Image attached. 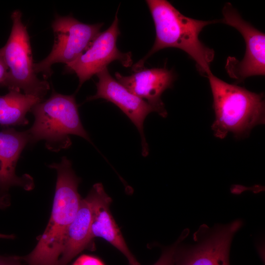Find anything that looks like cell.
I'll list each match as a JSON object with an SVG mask.
<instances>
[{"mask_svg":"<svg viewBox=\"0 0 265 265\" xmlns=\"http://www.w3.org/2000/svg\"><path fill=\"white\" fill-rule=\"evenodd\" d=\"M120 34L116 13L109 28L100 33L78 58L66 64V70L75 73L78 77L80 87L112 61L118 60L126 67L132 65L131 53H122L117 47Z\"/></svg>","mask_w":265,"mask_h":265,"instance_id":"9","label":"cell"},{"mask_svg":"<svg viewBox=\"0 0 265 265\" xmlns=\"http://www.w3.org/2000/svg\"><path fill=\"white\" fill-rule=\"evenodd\" d=\"M10 205V201L7 195H0V209H5Z\"/></svg>","mask_w":265,"mask_h":265,"instance_id":"20","label":"cell"},{"mask_svg":"<svg viewBox=\"0 0 265 265\" xmlns=\"http://www.w3.org/2000/svg\"><path fill=\"white\" fill-rule=\"evenodd\" d=\"M96 75L98 78L96 93L88 97L87 100L104 99L118 106L137 129L141 137L142 154L143 156L146 157L149 154V148L143 131V124L147 116L155 112L153 108L113 78L107 67Z\"/></svg>","mask_w":265,"mask_h":265,"instance_id":"10","label":"cell"},{"mask_svg":"<svg viewBox=\"0 0 265 265\" xmlns=\"http://www.w3.org/2000/svg\"><path fill=\"white\" fill-rule=\"evenodd\" d=\"M116 80L129 91L146 101L160 116L167 115L161 96L171 88L175 80L172 70L166 68L142 69L131 75L124 76L116 72Z\"/></svg>","mask_w":265,"mask_h":265,"instance_id":"11","label":"cell"},{"mask_svg":"<svg viewBox=\"0 0 265 265\" xmlns=\"http://www.w3.org/2000/svg\"><path fill=\"white\" fill-rule=\"evenodd\" d=\"M8 76V68L0 53V86H5Z\"/></svg>","mask_w":265,"mask_h":265,"instance_id":"18","label":"cell"},{"mask_svg":"<svg viewBox=\"0 0 265 265\" xmlns=\"http://www.w3.org/2000/svg\"><path fill=\"white\" fill-rule=\"evenodd\" d=\"M103 23L84 24L73 17L57 15L52 23L54 42L50 54L34 64L36 74L46 77L52 74V66L56 63L66 64L78 58L100 33Z\"/></svg>","mask_w":265,"mask_h":265,"instance_id":"6","label":"cell"},{"mask_svg":"<svg viewBox=\"0 0 265 265\" xmlns=\"http://www.w3.org/2000/svg\"><path fill=\"white\" fill-rule=\"evenodd\" d=\"M241 225L239 220L210 229L203 225L194 235L195 243L180 248L173 265H230L229 253L232 238Z\"/></svg>","mask_w":265,"mask_h":265,"instance_id":"7","label":"cell"},{"mask_svg":"<svg viewBox=\"0 0 265 265\" xmlns=\"http://www.w3.org/2000/svg\"><path fill=\"white\" fill-rule=\"evenodd\" d=\"M87 195L91 203V232L93 239L103 238L126 257L129 265H140L129 249L110 212L109 206L112 200L105 192L103 185L94 184Z\"/></svg>","mask_w":265,"mask_h":265,"instance_id":"12","label":"cell"},{"mask_svg":"<svg viewBox=\"0 0 265 265\" xmlns=\"http://www.w3.org/2000/svg\"><path fill=\"white\" fill-rule=\"evenodd\" d=\"M12 27L5 45L0 53L8 68L5 84L9 90L22 91L43 100L50 89L45 80H41L34 69L31 48L26 27L22 21V13L14 11L11 15Z\"/></svg>","mask_w":265,"mask_h":265,"instance_id":"5","label":"cell"},{"mask_svg":"<svg viewBox=\"0 0 265 265\" xmlns=\"http://www.w3.org/2000/svg\"><path fill=\"white\" fill-rule=\"evenodd\" d=\"M14 237H15L13 235H5L0 234V238H1L13 239Z\"/></svg>","mask_w":265,"mask_h":265,"instance_id":"21","label":"cell"},{"mask_svg":"<svg viewBox=\"0 0 265 265\" xmlns=\"http://www.w3.org/2000/svg\"><path fill=\"white\" fill-rule=\"evenodd\" d=\"M56 170L57 179L49 222L34 249L23 259L28 265H58L68 229L79 210L80 180L66 157L48 165Z\"/></svg>","mask_w":265,"mask_h":265,"instance_id":"2","label":"cell"},{"mask_svg":"<svg viewBox=\"0 0 265 265\" xmlns=\"http://www.w3.org/2000/svg\"><path fill=\"white\" fill-rule=\"evenodd\" d=\"M91 222V203L87 195L81 199L77 213L68 229L58 265H67L82 250L93 247Z\"/></svg>","mask_w":265,"mask_h":265,"instance_id":"14","label":"cell"},{"mask_svg":"<svg viewBox=\"0 0 265 265\" xmlns=\"http://www.w3.org/2000/svg\"><path fill=\"white\" fill-rule=\"evenodd\" d=\"M182 239L181 237L177 242L165 249L159 260L153 265H173L176 248Z\"/></svg>","mask_w":265,"mask_h":265,"instance_id":"16","label":"cell"},{"mask_svg":"<svg viewBox=\"0 0 265 265\" xmlns=\"http://www.w3.org/2000/svg\"><path fill=\"white\" fill-rule=\"evenodd\" d=\"M223 18L220 22L234 27L242 35L246 50L243 59L227 58L225 68L229 76L238 82L254 76L265 74V34L242 19L230 3L222 9Z\"/></svg>","mask_w":265,"mask_h":265,"instance_id":"8","label":"cell"},{"mask_svg":"<svg viewBox=\"0 0 265 265\" xmlns=\"http://www.w3.org/2000/svg\"><path fill=\"white\" fill-rule=\"evenodd\" d=\"M154 21L156 39L148 54L133 65L134 72L144 67L146 60L154 53L167 48L186 52L195 62L197 70L207 77L212 73L210 64L214 51L205 45L199 35L207 26L219 21H202L186 17L165 0H146Z\"/></svg>","mask_w":265,"mask_h":265,"instance_id":"1","label":"cell"},{"mask_svg":"<svg viewBox=\"0 0 265 265\" xmlns=\"http://www.w3.org/2000/svg\"><path fill=\"white\" fill-rule=\"evenodd\" d=\"M28 143L26 131L19 132L8 128L0 131V195H7L6 193L13 186H19L26 190L34 187V181L30 175L25 174L19 177L15 174L18 160Z\"/></svg>","mask_w":265,"mask_h":265,"instance_id":"13","label":"cell"},{"mask_svg":"<svg viewBox=\"0 0 265 265\" xmlns=\"http://www.w3.org/2000/svg\"><path fill=\"white\" fill-rule=\"evenodd\" d=\"M30 112L34 121L26 131L29 144L44 140L47 149L58 152L70 146V134L92 143L81 122L74 95H65L53 91L49 99L35 105Z\"/></svg>","mask_w":265,"mask_h":265,"instance_id":"4","label":"cell"},{"mask_svg":"<svg viewBox=\"0 0 265 265\" xmlns=\"http://www.w3.org/2000/svg\"><path fill=\"white\" fill-rule=\"evenodd\" d=\"M73 265H105L99 258L94 256L82 255L80 256Z\"/></svg>","mask_w":265,"mask_h":265,"instance_id":"17","label":"cell"},{"mask_svg":"<svg viewBox=\"0 0 265 265\" xmlns=\"http://www.w3.org/2000/svg\"><path fill=\"white\" fill-rule=\"evenodd\" d=\"M209 79L215 119L212 125L214 135L225 138L228 133L237 137L247 136L255 126L265 122V101L263 93L229 84L214 76Z\"/></svg>","mask_w":265,"mask_h":265,"instance_id":"3","label":"cell"},{"mask_svg":"<svg viewBox=\"0 0 265 265\" xmlns=\"http://www.w3.org/2000/svg\"><path fill=\"white\" fill-rule=\"evenodd\" d=\"M43 100L16 90H9L0 96V125L4 126H25L28 123L26 114Z\"/></svg>","mask_w":265,"mask_h":265,"instance_id":"15","label":"cell"},{"mask_svg":"<svg viewBox=\"0 0 265 265\" xmlns=\"http://www.w3.org/2000/svg\"><path fill=\"white\" fill-rule=\"evenodd\" d=\"M20 260L19 257L16 256H0V265H21Z\"/></svg>","mask_w":265,"mask_h":265,"instance_id":"19","label":"cell"}]
</instances>
